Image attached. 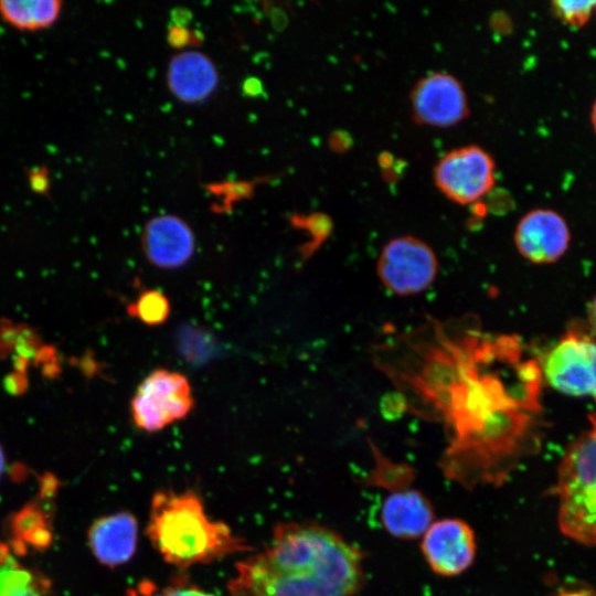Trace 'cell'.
Returning <instances> with one entry per match:
<instances>
[{"mask_svg":"<svg viewBox=\"0 0 596 596\" xmlns=\"http://www.w3.org/2000/svg\"><path fill=\"white\" fill-rule=\"evenodd\" d=\"M141 247L151 265L161 269H177L192 258L195 237L183 219L173 214H161L145 224Z\"/></svg>","mask_w":596,"mask_h":596,"instance_id":"12","label":"cell"},{"mask_svg":"<svg viewBox=\"0 0 596 596\" xmlns=\"http://www.w3.org/2000/svg\"><path fill=\"white\" fill-rule=\"evenodd\" d=\"M289 221L294 227L304 230L310 235V241L302 244L299 248L302 262L313 255L332 231V222L323 213H311L308 215L292 214Z\"/></svg>","mask_w":596,"mask_h":596,"instance_id":"19","label":"cell"},{"mask_svg":"<svg viewBox=\"0 0 596 596\" xmlns=\"http://www.w3.org/2000/svg\"><path fill=\"white\" fill-rule=\"evenodd\" d=\"M376 274L390 292L402 297L413 296L423 292L435 281L438 259L425 241L402 235L383 246Z\"/></svg>","mask_w":596,"mask_h":596,"instance_id":"7","label":"cell"},{"mask_svg":"<svg viewBox=\"0 0 596 596\" xmlns=\"http://www.w3.org/2000/svg\"><path fill=\"white\" fill-rule=\"evenodd\" d=\"M594 11L596 12V1H595V7H594Z\"/></svg>","mask_w":596,"mask_h":596,"instance_id":"32","label":"cell"},{"mask_svg":"<svg viewBox=\"0 0 596 596\" xmlns=\"http://www.w3.org/2000/svg\"><path fill=\"white\" fill-rule=\"evenodd\" d=\"M146 535L160 556L178 568L254 551L225 522L210 518L201 498L192 490L155 493Z\"/></svg>","mask_w":596,"mask_h":596,"instance_id":"3","label":"cell"},{"mask_svg":"<svg viewBox=\"0 0 596 596\" xmlns=\"http://www.w3.org/2000/svg\"><path fill=\"white\" fill-rule=\"evenodd\" d=\"M256 180L238 181V182H222L209 184L207 189L215 195H222V206L219 212L230 211L235 201L248 199L254 193Z\"/></svg>","mask_w":596,"mask_h":596,"instance_id":"23","label":"cell"},{"mask_svg":"<svg viewBox=\"0 0 596 596\" xmlns=\"http://www.w3.org/2000/svg\"><path fill=\"white\" fill-rule=\"evenodd\" d=\"M595 1H563L556 0L551 3L554 15L565 24L582 28L590 19L594 12Z\"/></svg>","mask_w":596,"mask_h":596,"instance_id":"22","label":"cell"},{"mask_svg":"<svg viewBox=\"0 0 596 596\" xmlns=\"http://www.w3.org/2000/svg\"><path fill=\"white\" fill-rule=\"evenodd\" d=\"M3 468H4V456H3V453L1 450V447H0V476L3 471Z\"/></svg>","mask_w":596,"mask_h":596,"instance_id":"31","label":"cell"},{"mask_svg":"<svg viewBox=\"0 0 596 596\" xmlns=\"http://www.w3.org/2000/svg\"><path fill=\"white\" fill-rule=\"evenodd\" d=\"M371 359L401 411L441 426L448 480L501 486L535 450L543 377L517 336L489 331L470 312L425 317L373 344Z\"/></svg>","mask_w":596,"mask_h":596,"instance_id":"1","label":"cell"},{"mask_svg":"<svg viewBox=\"0 0 596 596\" xmlns=\"http://www.w3.org/2000/svg\"><path fill=\"white\" fill-rule=\"evenodd\" d=\"M127 312L148 327L163 324L171 312L168 297L156 289H147L139 294L137 299L129 304Z\"/></svg>","mask_w":596,"mask_h":596,"instance_id":"18","label":"cell"},{"mask_svg":"<svg viewBox=\"0 0 596 596\" xmlns=\"http://www.w3.org/2000/svg\"><path fill=\"white\" fill-rule=\"evenodd\" d=\"M363 554L316 522L278 523L265 546L235 566L232 596H354L365 582Z\"/></svg>","mask_w":596,"mask_h":596,"instance_id":"2","label":"cell"},{"mask_svg":"<svg viewBox=\"0 0 596 596\" xmlns=\"http://www.w3.org/2000/svg\"><path fill=\"white\" fill-rule=\"evenodd\" d=\"M29 184L35 193H45L50 188L49 172L45 167H35L29 171Z\"/></svg>","mask_w":596,"mask_h":596,"instance_id":"26","label":"cell"},{"mask_svg":"<svg viewBox=\"0 0 596 596\" xmlns=\"http://www.w3.org/2000/svg\"><path fill=\"white\" fill-rule=\"evenodd\" d=\"M193 406L189 380L181 373L156 369L138 385L130 401V414L138 429L155 433L184 419Z\"/></svg>","mask_w":596,"mask_h":596,"instance_id":"5","label":"cell"},{"mask_svg":"<svg viewBox=\"0 0 596 596\" xmlns=\"http://www.w3.org/2000/svg\"><path fill=\"white\" fill-rule=\"evenodd\" d=\"M421 549L435 574L456 576L468 570L475 561V532L460 519L434 521L422 535Z\"/></svg>","mask_w":596,"mask_h":596,"instance_id":"10","label":"cell"},{"mask_svg":"<svg viewBox=\"0 0 596 596\" xmlns=\"http://www.w3.org/2000/svg\"><path fill=\"white\" fill-rule=\"evenodd\" d=\"M587 320L592 336L596 339V295L590 300L587 308Z\"/></svg>","mask_w":596,"mask_h":596,"instance_id":"29","label":"cell"},{"mask_svg":"<svg viewBox=\"0 0 596 596\" xmlns=\"http://www.w3.org/2000/svg\"><path fill=\"white\" fill-rule=\"evenodd\" d=\"M542 377L555 391L596 401V339L568 330L539 362Z\"/></svg>","mask_w":596,"mask_h":596,"instance_id":"6","label":"cell"},{"mask_svg":"<svg viewBox=\"0 0 596 596\" xmlns=\"http://www.w3.org/2000/svg\"><path fill=\"white\" fill-rule=\"evenodd\" d=\"M63 11L60 0H0V19L21 32H39L54 25Z\"/></svg>","mask_w":596,"mask_h":596,"instance_id":"16","label":"cell"},{"mask_svg":"<svg viewBox=\"0 0 596 596\" xmlns=\"http://www.w3.org/2000/svg\"><path fill=\"white\" fill-rule=\"evenodd\" d=\"M513 242L519 254L526 260L533 264L555 263L570 246V227L558 212L534 209L519 220Z\"/></svg>","mask_w":596,"mask_h":596,"instance_id":"11","label":"cell"},{"mask_svg":"<svg viewBox=\"0 0 596 596\" xmlns=\"http://www.w3.org/2000/svg\"><path fill=\"white\" fill-rule=\"evenodd\" d=\"M414 121L422 126L449 128L467 119L470 106L459 78L447 72H432L419 78L409 93Z\"/></svg>","mask_w":596,"mask_h":596,"instance_id":"9","label":"cell"},{"mask_svg":"<svg viewBox=\"0 0 596 596\" xmlns=\"http://www.w3.org/2000/svg\"><path fill=\"white\" fill-rule=\"evenodd\" d=\"M374 465L365 476L364 482L384 491L402 486H413L415 469L404 462H395L386 457L379 448L369 441Z\"/></svg>","mask_w":596,"mask_h":596,"instance_id":"17","label":"cell"},{"mask_svg":"<svg viewBox=\"0 0 596 596\" xmlns=\"http://www.w3.org/2000/svg\"><path fill=\"white\" fill-rule=\"evenodd\" d=\"M565 596V595H564ZM571 596H581V595H571Z\"/></svg>","mask_w":596,"mask_h":596,"instance_id":"33","label":"cell"},{"mask_svg":"<svg viewBox=\"0 0 596 596\" xmlns=\"http://www.w3.org/2000/svg\"><path fill=\"white\" fill-rule=\"evenodd\" d=\"M380 509L383 528L393 538L413 540L422 536L435 521L429 499L413 486L386 490Z\"/></svg>","mask_w":596,"mask_h":596,"instance_id":"13","label":"cell"},{"mask_svg":"<svg viewBox=\"0 0 596 596\" xmlns=\"http://www.w3.org/2000/svg\"><path fill=\"white\" fill-rule=\"evenodd\" d=\"M127 596H216L185 579H175L164 586H157L152 582H141L127 592Z\"/></svg>","mask_w":596,"mask_h":596,"instance_id":"21","label":"cell"},{"mask_svg":"<svg viewBox=\"0 0 596 596\" xmlns=\"http://www.w3.org/2000/svg\"><path fill=\"white\" fill-rule=\"evenodd\" d=\"M242 89L244 94L248 97H257L264 92L262 81L255 76L245 78L242 85Z\"/></svg>","mask_w":596,"mask_h":596,"instance_id":"27","label":"cell"},{"mask_svg":"<svg viewBox=\"0 0 596 596\" xmlns=\"http://www.w3.org/2000/svg\"><path fill=\"white\" fill-rule=\"evenodd\" d=\"M173 24L185 26L192 19V12L184 7L174 8L171 12Z\"/></svg>","mask_w":596,"mask_h":596,"instance_id":"28","label":"cell"},{"mask_svg":"<svg viewBox=\"0 0 596 596\" xmlns=\"http://www.w3.org/2000/svg\"><path fill=\"white\" fill-rule=\"evenodd\" d=\"M138 521L130 512H118L96 520L88 531L89 547L99 563L116 567L135 554Z\"/></svg>","mask_w":596,"mask_h":596,"instance_id":"15","label":"cell"},{"mask_svg":"<svg viewBox=\"0 0 596 596\" xmlns=\"http://www.w3.org/2000/svg\"><path fill=\"white\" fill-rule=\"evenodd\" d=\"M0 596H47L43 583L26 571L0 567Z\"/></svg>","mask_w":596,"mask_h":596,"instance_id":"20","label":"cell"},{"mask_svg":"<svg viewBox=\"0 0 596 596\" xmlns=\"http://www.w3.org/2000/svg\"><path fill=\"white\" fill-rule=\"evenodd\" d=\"M43 515L34 508L28 507L19 512L13 520L14 531L28 540L34 532L43 529Z\"/></svg>","mask_w":596,"mask_h":596,"instance_id":"24","label":"cell"},{"mask_svg":"<svg viewBox=\"0 0 596 596\" xmlns=\"http://www.w3.org/2000/svg\"><path fill=\"white\" fill-rule=\"evenodd\" d=\"M566 449L557 469L558 526L562 533L596 546V412Z\"/></svg>","mask_w":596,"mask_h":596,"instance_id":"4","label":"cell"},{"mask_svg":"<svg viewBox=\"0 0 596 596\" xmlns=\"http://www.w3.org/2000/svg\"><path fill=\"white\" fill-rule=\"evenodd\" d=\"M167 40L170 46L182 49L192 43V31L187 26L172 24L168 30Z\"/></svg>","mask_w":596,"mask_h":596,"instance_id":"25","label":"cell"},{"mask_svg":"<svg viewBox=\"0 0 596 596\" xmlns=\"http://www.w3.org/2000/svg\"><path fill=\"white\" fill-rule=\"evenodd\" d=\"M219 79L214 62L200 51L177 53L168 65V87L182 103L195 104L205 100L216 89Z\"/></svg>","mask_w":596,"mask_h":596,"instance_id":"14","label":"cell"},{"mask_svg":"<svg viewBox=\"0 0 596 596\" xmlns=\"http://www.w3.org/2000/svg\"><path fill=\"white\" fill-rule=\"evenodd\" d=\"M590 123H592V127L596 134V99L592 106V111H590Z\"/></svg>","mask_w":596,"mask_h":596,"instance_id":"30","label":"cell"},{"mask_svg":"<svg viewBox=\"0 0 596 596\" xmlns=\"http://www.w3.org/2000/svg\"><path fill=\"white\" fill-rule=\"evenodd\" d=\"M436 188L457 204L479 201L494 185L496 162L482 147L471 143L446 152L433 170Z\"/></svg>","mask_w":596,"mask_h":596,"instance_id":"8","label":"cell"}]
</instances>
